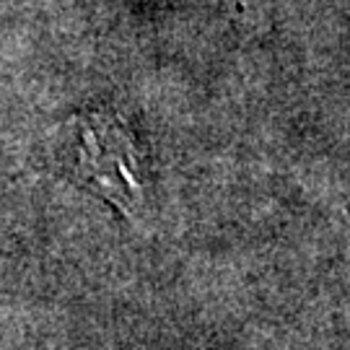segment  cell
I'll return each instance as SVG.
<instances>
[{
  "instance_id": "1",
  "label": "cell",
  "mask_w": 350,
  "mask_h": 350,
  "mask_svg": "<svg viewBox=\"0 0 350 350\" xmlns=\"http://www.w3.org/2000/svg\"><path fill=\"white\" fill-rule=\"evenodd\" d=\"M75 174L101 200L135 218L148 198V156L122 114L88 109L70 120Z\"/></svg>"
}]
</instances>
